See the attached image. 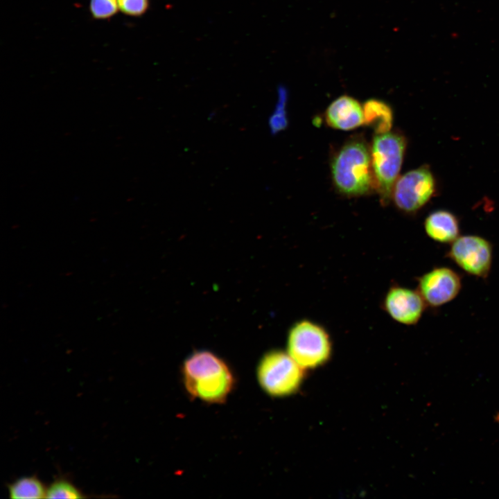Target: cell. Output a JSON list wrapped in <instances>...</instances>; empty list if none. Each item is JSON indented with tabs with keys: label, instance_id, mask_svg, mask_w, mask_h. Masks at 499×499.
I'll return each instance as SVG.
<instances>
[{
	"label": "cell",
	"instance_id": "7c38bea8",
	"mask_svg": "<svg viewBox=\"0 0 499 499\" xmlns=\"http://www.w3.org/2000/svg\"><path fill=\"white\" fill-rule=\"evenodd\" d=\"M364 124L372 128L376 134L389 132L393 123L391 107L378 99H369L362 105Z\"/></svg>",
	"mask_w": 499,
	"mask_h": 499
},
{
	"label": "cell",
	"instance_id": "6da1fadb",
	"mask_svg": "<svg viewBox=\"0 0 499 499\" xmlns=\"http://www.w3.org/2000/svg\"><path fill=\"white\" fill-rule=\"evenodd\" d=\"M181 374L187 394L207 403H224L236 383L227 363L207 350L197 351L189 356L183 362Z\"/></svg>",
	"mask_w": 499,
	"mask_h": 499
},
{
	"label": "cell",
	"instance_id": "30bf717a",
	"mask_svg": "<svg viewBox=\"0 0 499 499\" xmlns=\"http://www.w3.org/2000/svg\"><path fill=\"white\" fill-rule=\"evenodd\" d=\"M325 119L333 128L353 130L364 124L362 105L351 96H341L329 105L325 112Z\"/></svg>",
	"mask_w": 499,
	"mask_h": 499
},
{
	"label": "cell",
	"instance_id": "9c48e42d",
	"mask_svg": "<svg viewBox=\"0 0 499 499\" xmlns=\"http://www.w3.org/2000/svg\"><path fill=\"white\" fill-rule=\"evenodd\" d=\"M427 305L417 290L394 286L390 288L383 300V308L395 322L411 326L421 319Z\"/></svg>",
	"mask_w": 499,
	"mask_h": 499
},
{
	"label": "cell",
	"instance_id": "8fae6325",
	"mask_svg": "<svg viewBox=\"0 0 499 499\" xmlns=\"http://www.w3.org/2000/svg\"><path fill=\"white\" fill-rule=\"evenodd\" d=\"M424 229L430 239L441 244L450 245L460 236L457 217L445 209L430 213L425 219Z\"/></svg>",
	"mask_w": 499,
	"mask_h": 499
},
{
	"label": "cell",
	"instance_id": "ba28073f",
	"mask_svg": "<svg viewBox=\"0 0 499 499\" xmlns=\"http://www.w3.org/2000/svg\"><path fill=\"white\" fill-rule=\"evenodd\" d=\"M417 290L427 306L437 308L455 299L462 288L461 275L452 268L435 267L418 278Z\"/></svg>",
	"mask_w": 499,
	"mask_h": 499
},
{
	"label": "cell",
	"instance_id": "277c9868",
	"mask_svg": "<svg viewBox=\"0 0 499 499\" xmlns=\"http://www.w3.org/2000/svg\"><path fill=\"white\" fill-rule=\"evenodd\" d=\"M332 344L326 330L308 319L297 322L290 328L287 352L304 369H313L330 358Z\"/></svg>",
	"mask_w": 499,
	"mask_h": 499
},
{
	"label": "cell",
	"instance_id": "ac0fdd59",
	"mask_svg": "<svg viewBox=\"0 0 499 499\" xmlns=\"http://www.w3.org/2000/svg\"><path fill=\"white\" fill-rule=\"evenodd\" d=\"M494 421L499 425V412H498L493 417Z\"/></svg>",
	"mask_w": 499,
	"mask_h": 499
},
{
	"label": "cell",
	"instance_id": "52a82bcc",
	"mask_svg": "<svg viewBox=\"0 0 499 499\" xmlns=\"http://www.w3.org/2000/svg\"><path fill=\"white\" fill-rule=\"evenodd\" d=\"M435 180L428 166L410 170L396 181L392 198L396 207L407 213L420 210L432 198Z\"/></svg>",
	"mask_w": 499,
	"mask_h": 499
},
{
	"label": "cell",
	"instance_id": "3957f363",
	"mask_svg": "<svg viewBox=\"0 0 499 499\" xmlns=\"http://www.w3.org/2000/svg\"><path fill=\"white\" fill-rule=\"evenodd\" d=\"M406 148V140L400 133L376 134L371 147L374 186L383 203L392 199L394 184L399 178Z\"/></svg>",
	"mask_w": 499,
	"mask_h": 499
},
{
	"label": "cell",
	"instance_id": "e0dca14e",
	"mask_svg": "<svg viewBox=\"0 0 499 499\" xmlns=\"http://www.w3.org/2000/svg\"><path fill=\"white\" fill-rule=\"evenodd\" d=\"M119 10L131 17L143 15L148 9L150 0H117Z\"/></svg>",
	"mask_w": 499,
	"mask_h": 499
},
{
	"label": "cell",
	"instance_id": "9a60e30c",
	"mask_svg": "<svg viewBox=\"0 0 499 499\" xmlns=\"http://www.w3.org/2000/svg\"><path fill=\"white\" fill-rule=\"evenodd\" d=\"M287 96L286 89L284 87H280L277 105L274 113L269 119V125L272 134H277L283 130L288 125L286 111Z\"/></svg>",
	"mask_w": 499,
	"mask_h": 499
},
{
	"label": "cell",
	"instance_id": "8992f818",
	"mask_svg": "<svg viewBox=\"0 0 499 499\" xmlns=\"http://www.w3.org/2000/svg\"><path fill=\"white\" fill-rule=\"evenodd\" d=\"M446 256L469 275L487 279L492 267L493 245L478 235L459 236Z\"/></svg>",
	"mask_w": 499,
	"mask_h": 499
},
{
	"label": "cell",
	"instance_id": "7a4b0ae2",
	"mask_svg": "<svg viewBox=\"0 0 499 499\" xmlns=\"http://www.w3.org/2000/svg\"><path fill=\"white\" fill-rule=\"evenodd\" d=\"M331 168L334 186L344 195L361 196L375 187L371 150L362 140L352 139L343 145Z\"/></svg>",
	"mask_w": 499,
	"mask_h": 499
},
{
	"label": "cell",
	"instance_id": "5bb4252c",
	"mask_svg": "<svg viewBox=\"0 0 499 499\" xmlns=\"http://www.w3.org/2000/svg\"><path fill=\"white\" fill-rule=\"evenodd\" d=\"M46 498H82L83 493L67 477H57L46 489Z\"/></svg>",
	"mask_w": 499,
	"mask_h": 499
},
{
	"label": "cell",
	"instance_id": "5b68a950",
	"mask_svg": "<svg viewBox=\"0 0 499 499\" xmlns=\"http://www.w3.org/2000/svg\"><path fill=\"white\" fill-rule=\"evenodd\" d=\"M304 370L288 352L272 350L266 353L259 361L256 378L266 394L273 397H283L299 389Z\"/></svg>",
	"mask_w": 499,
	"mask_h": 499
},
{
	"label": "cell",
	"instance_id": "4fadbf2b",
	"mask_svg": "<svg viewBox=\"0 0 499 499\" xmlns=\"http://www.w3.org/2000/svg\"><path fill=\"white\" fill-rule=\"evenodd\" d=\"M46 489L36 476L19 478L8 485V493L12 499H35L46 498Z\"/></svg>",
	"mask_w": 499,
	"mask_h": 499
},
{
	"label": "cell",
	"instance_id": "2e32d148",
	"mask_svg": "<svg viewBox=\"0 0 499 499\" xmlns=\"http://www.w3.org/2000/svg\"><path fill=\"white\" fill-rule=\"evenodd\" d=\"M117 0H90L89 11L96 19H106L113 17L119 10Z\"/></svg>",
	"mask_w": 499,
	"mask_h": 499
}]
</instances>
